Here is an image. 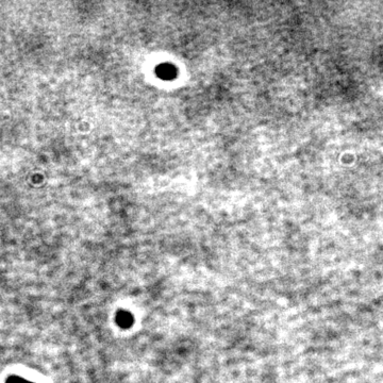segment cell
I'll list each match as a JSON object with an SVG mask.
<instances>
[{"mask_svg": "<svg viewBox=\"0 0 383 383\" xmlns=\"http://www.w3.org/2000/svg\"><path fill=\"white\" fill-rule=\"evenodd\" d=\"M118 324L128 327L132 324V316L129 313H121L118 315Z\"/></svg>", "mask_w": 383, "mask_h": 383, "instance_id": "6da1fadb", "label": "cell"}, {"mask_svg": "<svg viewBox=\"0 0 383 383\" xmlns=\"http://www.w3.org/2000/svg\"><path fill=\"white\" fill-rule=\"evenodd\" d=\"M5 383H35V382H32L25 378H21L19 376H15V375H13V376L6 378Z\"/></svg>", "mask_w": 383, "mask_h": 383, "instance_id": "7a4b0ae2", "label": "cell"}]
</instances>
